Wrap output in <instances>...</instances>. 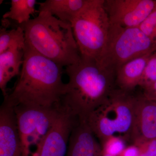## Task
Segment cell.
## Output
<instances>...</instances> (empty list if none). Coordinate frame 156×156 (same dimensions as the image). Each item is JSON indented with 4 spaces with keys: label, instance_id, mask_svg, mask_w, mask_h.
I'll use <instances>...</instances> for the list:
<instances>
[{
    "label": "cell",
    "instance_id": "6da1fadb",
    "mask_svg": "<svg viewBox=\"0 0 156 156\" xmlns=\"http://www.w3.org/2000/svg\"><path fill=\"white\" fill-rule=\"evenodd\" d=\"M62 68L26 44L19 79L4 101L14 108L59 107L66 86Z\"/></svg>",
    "mask_w": 156,
    "mask_h": 156
},
{
    "label": "cell",
    "instance_id": "7a4b0ae2",
    "mask_svg": "<svg viewBox=\"0 0 156 156\" xmlns=\"http://www.w3.org/2000/svg\"><path fill=\"white\" fill-rule=\"evenodd\" d=\"M69 77L61 107L80 121H87L89 115L100 106L115 88V73L95 59L81 58L66 66Z\"/></svg>",
    "mask_w": 156,
    "mask_h": 156
},
{
    "label": "cell",
    "instance_id": "3957f363",
    "mask_svg": "<svg viewBox=\"0 0 156 156\" xmlns=\"http://www.w3.org/2000/svg\"><path fill=\"white\" fill-rule=\"evenodd\" d=\"M17 25L24 31L26 44L41 56L62 67L81 60L70 23L50 14L39 13L36 18Z\"/></svg>",
    "mask_w": 156,
    "mask_h": 156
},
{
    "label": "cell",
    "instance_id": "277c9868",
    "mask_svg": "<svg viewBox=\"0 0 156 156\" xmlns=\"http://www.w3.org/2000/svg\"><path fill=\"white\" fill-rule=\"evenodd\" d=\"M135 98L129 92L114 89L89 115L86 122L101 146L112 136L133 144Z\"/></svg>",
    "mask_w": 156,
    "mask_h": 156
},
{
    "label": "cell",
    "instance_id": "5b68a950",
    "mask_svg": "<svg viewBox=\"0 0 156 156\" xmlns=\"http://www.w3.org/2000/svg\"><path fill=\"white\" fill-rule=\"evenodd\" d=\"M156 51V42L139 27H125L110 23L106 43L98 61L116 72L134 58Z\"/></svg>",
    "mask_w": 156,
    "mask_h": 156
},
{
    "label": "cell",
    "instance_id": "8992f818",
    "mask_svg": "<svg viewBox=\"0 0 156 156\" xmlns=\"http://www.w3.org/2000/svg\"><path fill=\"white\" fill-rule=\"evenodd\" d=\"M105 0H90L72 23L81 58L98 60L106 43L110 22Z\"/></svg>",
    "mask_w": 156,
    "mask_h": 156
},
{
    "label": "cell",
    "instance_id": "52a82bcc",
    "mask_svg": "<svg viewBox=\"0 0 156 156\" xmlns=\"http://www.w3.org/2000/svg\"><path fill=\"white\" fill-rule=\"evenodd\" d=\"M22 156H39L45 140L59 115L61 107L14 108Z\"/></svg>",
    "mask_w": 156,
    "mask_h": 156
},
{
    "label": "cell",
    "instance_id": "ba28073f",
    "mask_svg": "<svg viewBox=\"0 0 156 156\" xmlns=\"http://www.w3.org/2000/svg\"><path fill=\"white\" fill-rule=\"evenodd\" d=\"M110 22L125 27H139L156 7V0H105Z\"/></svg>",
    "mask_w": 156,
    "mask_h": 156
},
{
    "label": "cell",
    "instance_id": "9c48e42d",
    "mask_svg": "<svg viewBox=\"0 0 156 156\" xmlns=\"http://www.w3.org/2000/svg\"><path fill=\"white\" fill-rule=\"evenodd\" d=\"M156 139V101L144 95L136 96L133 144L137 145Z\"/></svg>",
    "mask_w": 156,
    "mask_h": 156
},
{
    "label": "cell",
    "instance_id": "30bf717a",
    "mask_svg": "<svg viewBox=\"0 0 156 156\" xmlns=\"http://www.w3.org/2000/svg\"><path fill=\"white\" fill-rule=\"evenodd\" d=\"M59 115L45 140L39 156H65L70 136L77 119L61 108Z\"/></svg>",
    "mask_w": 156,
    "mask_h": 156
},
{
    "label": "cell",
    "instance_id": "8fae6325",
    "mask_svg": "<svg viewBox=\"0 0 156 156\" xmlns=\"http://www.w3.org/2000/svg\"><path fill=\"white\" fill-rule=\"evenodd\" d=\"M0 156H22L14 108L4 101L0 109Z\"/></svg>",
    "mask_w": 156,
    "mask_h": 156
},
{
    "label": "cell",
    "instance_id": "7c38bea8",
    "mask_svg": "<svg viewBox=\"0 0 156 156\" xmlns=\"http://www.w3.org/2000/svg\"><path fill=\"white\" fill-rule=\"evenodd\" d=\"M86 121L77 120L70 136L66 156H101V147Z\"/></svg>",
    "mask_w": 156,
    "mask_h": 156
},
{
    "label": "cell",
    "instance_id": "4fadbf2b",
    "mask_svg": "<svg viewBox=\"0 0 156 156\" xmlns=\"http://www.w3.org/2000/svg\"><path fill=\"white\" fill-rule=\"evenodd\" d=\"M90 0H46L39 4V13L50 14L63 22L72 23Z\"/></svg>",
    "mask_w": 156,
    "mask_h": 156
},
{
    "label": "cell",
    "instance_id": "5bb4252c",
    "mask_svg": "<svg viewBox=\"0 0 156 156\" xmlns=\"http://www.w3.org/2000/svg\"><path fill=\"white\" fill-rule=\"evenodd\" d=\"M153 53H147L134 58L117 70L115 84L119 89L129 92L139 86L148 60Z\"/></svg>",
    "mask_w": 156,
    "mask_h": 156
},
{
    "label": "cell",
    "instance_id": "9a60e30c",
    "mask_svg": "<svg viewBox=\"0 0 156 156\" xmlns=\"http://www.w3.org/2000/svg\"><path fill=\"white\" fill-rule=\"evenodd\" d=\"M23 56L24 49L16 47L0 53V88L4 97L9 93L8 83L12 78L20 74Z\"/></svg>",
    "mask_w": 156,
    "mask_h": 156
},
{
    "label": "cell",
    "instance_id": "2e32d148",
    "mask_svg": "<svg viewBox=\"0 0 156 156\" xmlns=\"http://www.w3.org/2000/svg\"><path fill=\"white\" fill-rule=\"evenodd\" d=\"M36 0H11L9 11L3 15V19H11L21 24L30 20L35 13Z\"/></svg>",
    "mask_w": 156,
    "mask_h": 156
},
{
    "label": "cell",
    "instance_id": "e0dca14e",
    "mask_svg": "<svg viewBox=\"0 0 156 156\" xmlns=\"http://www.w3.org/2000/svg\"><path fill=\"white\" fill-rule=\"evenodd\" d=\"M26 45L25 34L20 26L16 28L7 30L6 28L0 30V53L10 48H18L24 49Z\"/></svg>",
    "mask_w": 156,
    "mask_h": 156
},
{
    "label": "cell",
    "instance_id": "ac0fdd59",
    "mask_svg": "<svg viewBox=\"0 0 156 156\" xmlns=\"http://www.w3.org/2000/svg\"><path fill=\"white\" fill-rule=\"evenodd\" d=\"M156 81V51L151 55L143 74L139 86L145 89Z\"/></svg>",
    "mask_w": 156,
    "mask_h": 156
},
{
    "label": "cell",
    "instance_id": "d6986e66",
    "mask_svg": "<svg viewBox=\"0 0 156 156\" xmlns=\"http://www.w3.org/2000/svg\"><path fill=\"white\" fill-rule=\"evenodd\" d=\"M126 143L119 137L112 136L101 146V151L111 155L119 156L126 148Z\"/></svg>",
    "mask_w": 156,
    "mask_h": 156
},
{
    "label": "cell",
    "instance_id": "ffe728a7",
    "mask_svg": "<svg viewBox=\"0 0 156 156\" xmlns=\"http://www.w3.org/2000/svg\"><path fill=\"white\" fill-rule=\"evenodd\" d=\"M139 27L147 37L156 42V7Z\"/></svg>",
    "mask_w": 156,
    "mask_h": 156
},
{
    "label": "cell",
    "instance_id": "44dd1931",
    "mask_svg": "<svg viewBox=\"0 0 156 156\" xmlns=\"http://www.w3.org/2000/svg\"><path fill=\"white\" fill-rule=\"evenodd\" d=\"M136 146L139 149V156H156V139Z\"/></svg>",
    "mask_w": 156,
    "mask_h": 156
},
{
    "label": "cell",
    "instance_id": "7402d4cb",
    "mask_svg": "<svg viewBox=\"0 0 156 156\" xmlns=\"http://www.w3.org/2000/svg\"><path fill=\"white\" fill-rule=\"evenodd\" d=\"M139 151L136 145L132 144L124 150L119 156H139Z\"/></svg>",
    "mask_w": 156,
    "mask_h": 156
},
{
    "label": "cell",
    "instance_id": "603a6c76",
    "mask_svg": "<svg viewBox=\"0 0 156 156\" xmlns=\"http://www.w3.org/2000/svg\"><path fill=\"white\" fill-rule=\"evenodd\" d=\"M101 156H113L111 155L108 154L104 153L102 152L101 151Z\"/></svg>",
    "mask_w": 156,
    "mask_h": 156
}]
</instances>
